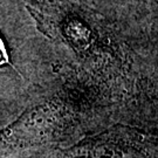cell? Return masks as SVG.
Instances as JSON below:
<instances>
[{
	"label": "cell",
	"instance_id": "cell-1",
	"mask_svg": "<svg viewBox=\"0 0 158 158\" xmlns=\"http://www.w3.org/2000/svg\"><path fill=\"white\" fill-rule=\"evenodd\" d=\"M34 158H158V138L135 125L115 124L72 147Z\"/></svg>",
	"mask_w": 158,
	"mask_h": 158
},
{
	"label": "cell",
	"instance_id": "cell-2",
	"mask_svg": "<svg viewBox=\"0 0 158 158\" xmlns=\"http://www.w3.org/2000/svg\"><path fill=\"white\" fill-rule=\"evenodd\" d=\"M8 63H11L10 55H8V52H7V48H6L4 40L0 38V66L8 64Z\"/></svg>",
	"mask_w": 158,
	"mask_h": 158
}]
</instances>
